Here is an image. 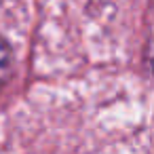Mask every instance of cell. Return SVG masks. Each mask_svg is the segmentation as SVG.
<instances>
[{
    "label": "cell",
    "instance_id": "cell-1",
    "mask_svg": "<svg viewBox=\"0 0 154 154\" xmlns=\"http://www.w3.org/2000/svg\"><path fill=\"white\" fill-rule=\"evenodd\" d=\"M11 66H13V55L11 49L7 45V40L0 38V87H2L11 74Z\"/></svg>",
    "mask_w": 154,
    "mask_h": 154
}]
</instances>
